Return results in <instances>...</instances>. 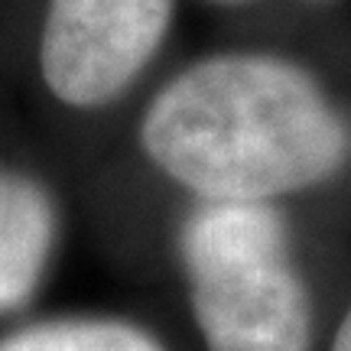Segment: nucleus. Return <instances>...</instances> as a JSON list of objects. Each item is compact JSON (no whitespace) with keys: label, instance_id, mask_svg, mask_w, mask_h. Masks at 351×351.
<instances>
[{"label":"nucleus","instance_id":"20e7f679","mask_svg":"<svg viewBox=\"0 0 351 351\" xmlns=\"http://www.w3.org/2000/svg\"><path fill=\"white\" fill-rule=\"evenodd\" d=\"M52 234L49 192L36 179L0 166V313L29 300L49 261Z\"/></svg>","mask_w":351,"mask_h":351},{"label":"nucleus","instance_id":"7ed1b4c3","mask_svg":"<svg viewBox=\"0 0 351 351\" xmlns=\"http://www.w3.org/2000/svg\"><path fill=\"white\" fill-rule=\"evenodd\" d=\"M173 0H49L39 39L43 82L69 108H104L163 46Z\"/></svg>","mask_w":351,"mask_h":351},{"label":"nucleus","instance_id":"f257e3e1","mask_svg":"<svg viewBox=\"0 0 351 351\" xmlns=\"http://www.w3.org/2000/svg\"><path fill=\"white\" fill-rule=\"evenodd\" d=\"M140 143L202 202L293 195L332 179L351 156V130L322 85L263 52L189 65L147 108Z\"/></svg>","mask_w":351,"mask_h":351},{"label":"nucleus","instance_id":"f03ea898","mask_svg":"<svg viewBox=\"0 0 351 351\" xmlns=\"http://www.w3.org/2000/svg\"><path fill=\"white\" fill-rule=\"evenodd\" d=\"M179 247L208 351H309V296L267 202H205Z\"/></svg>","mask_w":351,"mask_h":351},{"label":"nucleus","instance_id":"423d86ee","mask_svg":"<svg viewBox=\"0 0 351 351\" xmlns=\"http://www.w3.org/2000/svg\"><path fill=\"white\" fill-rule=\"evenodd\" d=\"M332 351H351V313H348V319L341 322V328H339V335H335V345H332Z\"/></svg>","mask_w":351,"mask_h":351},{"label":"nucleus","instance_id":"39448f33","mask_svg":"<svg viewBox=\"0 0 351 351\" xmlns=\"http://www.w3.org/2000/svg\"><path fill=\"white\" fill-rule=\"evenodd\" d=\"M0 351H163L143 328L114 319H62L23 328L0 341Z\"/></svg>","mask_w":351,"mask_h":351},{"label":"nucleus","instance_id":"0eeeda50","mask_svg":"<svg viewBox=\"0 0 351 351\" xmlns=\"http://www.w3.org/2000/svg\"><path fill=\"white\" fill-rule=\"evenodd\" d=\"M212 3H247V0H212Z\"/></svg>","mask_w":351,"mask_h":351}]
</instances>
